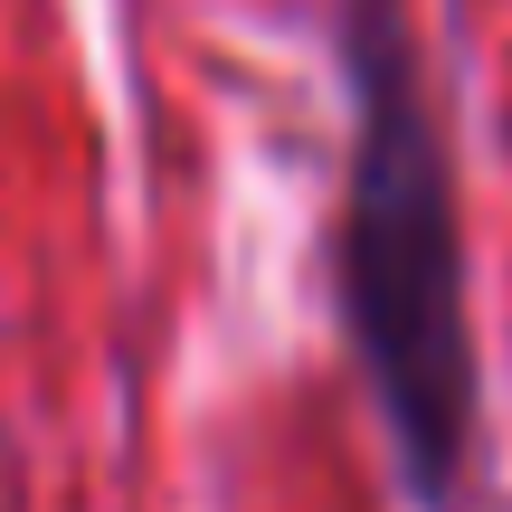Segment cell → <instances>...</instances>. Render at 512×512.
Masks as SVG:
<instances>
[{"label":"cell","mask_w":512,"mask_h":512,"mask_svg":"<svg viewBox=\"0 0 512 512\" xmlns=\"http://www.w3.org/2000/svg\"><path fill=\"white\" fill-rule=\"evenodd\" d=\"M332 48H342V95H351L342 238H332L342 342L370 380L399 494L418 512H475L484 361H475V304H465L456 152H446V114L427 86L418 10L408 0H332Z\"/></svg>","instance_id":"1"}]
</instances>
